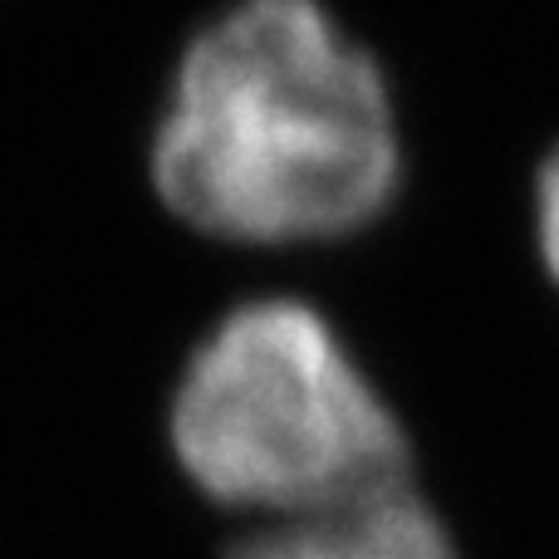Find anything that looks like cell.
<instances>
[{
    "label": "cell",
    "instance_id": "cell-1",
    "mask_svg": "<svg viewBox=\"0 0 559 559\" xmlns=\"http://www.w3.org/2000/svg\"><path fill=\"white\" fill-rule=\"evenodd\" d=\"M163 206L236 246L364 236L407 187L393 69L314 0H251L187 39L153 123Z\"/></svg>",
    "mask_w": 559,
    "mask_h": 559
},
{
    "label": "cell",
    "instance_id": "cell-2",
    "mask_svg": "<svg viewBox=\"0 0 559 559\" xmlns=\"http://www.w3.org/2000/svg\"><path fill=\"white\" fill-rule=\"evenodd\" d=\"M182 476L261 525L417 476L413 432L354 338L299 295L231 305L187 354L167 403Z\"/></svg>",
    "mask_w": 559,
    "mask_h": 559
},
{
    "label": "cell",
    "instance_id": "cell-3",
    "mask_svg": "<svg viewBox=\"0 0 559 559\" xmlns=\"http://www.w3.org/2000/svg\"><path fill=\"white\" fill-rule=\"evenodd\" d=\"M226 559H466L437 501L413 481L299 521L255 525Z\"/></svg>",
    "mask_w": 559,
    "mask_h": 559
},
{
    "label": "cell",
    "instance_id": "cell-4",
    "mask_svg": "<svg viewBox=\"0 0 559 559\" xmlns=\"http://www.w3.org/2000/svg\"><path fill=\"white\" fill-rule=\"evenodd\" d=\"M535 251H540L550 285L559 289V143L535 173Z\"/></svg>",
    "mask_w": 559,
    "mask_h": 559
}]
</instances>
